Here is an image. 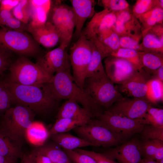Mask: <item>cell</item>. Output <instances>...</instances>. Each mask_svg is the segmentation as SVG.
I'll return each instance as SVG.
<instances>
[{
	"label": "cell",
	"mask_w": 163,
	"mask_h": 163,
	"mask_svg": "<svg viewBox=\"0 0 163 163\" xmlns=\"http://www.w3.org/2000/svg\"><path fill=\"white\" fill-rule=\"evenodd\" d=\"M42 87L50 97L56 101L63 99L76 101L90 113L93 119L98 118L104 111L84 89L75 83L70 70L56 73Z\"/></svg>",
	"instance_id": "obj_1"
},
{
	"label": "cell",
	"mask_w": 163,
	"mask_h": 163,
	"mask_svg": "<svg viewBox=\"0 0 163 163\" xmlns=\"http://www.w3.org/2000/svg\"><path fill=\"white\" fill-rule=\"evenodd\" d=\"M4 80L12 103L27 107L40 115L47 113L54 107L56 101L50 97L42 85H22Z\"/></svg>",
	"instance_id": "obj_2"
},
{
	"label": "cell",
	"mask_w": 163,
	"mask_h": 163,
	"mask_svg": "<svg viewBox=\"0 0 163 163\" xmlns=\"http://www.w3.org/2000/svg\"><path fill=\"white\" fill-rule=\"evenodd\" d=\"M1 115L0 131L21 148L25 132L34 121L35 113L27 107L16 105Z\"/></svg>",
	"instance_id": "obj_3"
},
{
	"label": "cell",
	"mask_w": 163,
	"mask_h": 163,
	"mask_svg": "<svg viewBox=\"0 0 163 163\" xmlns=\"http://www.w3.org/2000/svg\"><path fill=\"white\" fill-rule=\"evenodd\" d=\"M84 89L98 105L106 110L124 98L105 72L86 78Z\"/></svg>",
	"instance_id": "obj_4"
},
{
	"label": "cell",
	"mask_w": 163,
	"mask_h": 163,
	"mask_svg": "<svg viewBox=\"0 0 163 163\" xmlns=\"http://www.w3.org/2000/svg\"><path fill=\"white\" fill-rule=\"evenodd\" d=\"M7 81L20 85L41 86L48 82L51 78L36 63L22 56L12 62Z\"/></svg>",
	"instance_id": "obj_5"
},
{
	"label": "cell",
	"mask_w": 163,
	"mask_h": 163,
	"mask_svg": "<svg viewBox=\"0 0 163 163\" xmlns=\"http://www.w3.org/2000/svg\"><path fill=\"white\" fill-rule=\"evenodd\" d=\"M78 137L100 146L108 147L124 142L119 135L106 123L97 118L72 130Z\"/></svg>",
	"instance_id": "obj_6"
},
{
	"label": "cell",
	"mask_w": 163,
	"mask_h": 163,
	"mask_svg": "<svg viewBox=\"0 0 163 163\" xmlns=\"http://www.w3.org/2000/svg\"><path fill=\"white\" fill-rule=\"evenodd\" d=\"M93 46V43L81 34L70 48L69 56L72 70V77L75 83L83 89Z\"/></svg>",
	"instance_id": "obj_7"
},
{
	"label": "cell",
	"mask_w": 163,
	"mask_h": 163,
	"mask_svg": "<svg viewBox=\"0 0 163 163\" xmlns=\"http://www.w3.org/2000/svg\"><path fill=\"white\" fill-rule=\"evenodd\" d=\"M0 46L22 56L35 55L38 49L32 38L22 31L0 28Z\"/></svg>",
	"instance_id": "obj_8"
},
{
	"label": "cell",
	"mask_w": 163,
	"mask_h": 163,
	"mask_svg": "<svg viewBox=\"0 0 163 163\" xmlns=\"http://www.w3.org/2000/svg\"><path fill=\"white\" fill-rule=\"evenodd\" d=\"M53 8L50 22L56 27L60 36V44L68 47L73 35L75 19L72 7L56 1Z\"/></svg>",
	"instance_id": "obj_9"
},
{
	"label": "cell",
	"mask_w": 163,
	"mask_h": 163,
	"mask_svg": "<svg viewBox=\"0 0 163 163\" xmlns=\"http://www.w3.org/2000/svg\"><path fill=\"white\" fill-rule=\"evenodd\" d=\"M97 119L106 123L123 141L135 134L140 133L145 126L137 120L120 116L108 110L104 111Z\"/></svg>",
	"instance_id": "obj_10"
},
{
	"label": "cell",
	"mask_w": 163,
	"mask_h": 163,
	"mask_svg": "<svg viewBox=\"0 0 163 163\" xmlns=\"http://www.w3.org/2000/svg\"><path fill=\"white\" fill-rule=\"evenodd\" d=\"M67 46L63 44L46 53L37 60L36 63L51 78L60 71L70 70Z\"/></svg>",
	"instance_id": "obj_11"
},
{
	"label": "cell",
	"mask_w": 163,
	"mask_h": 163,
	"mask_svg": "<svg viewBox=\"0 0 163 163\" xmlns=\"http://www.w3.org/2000/svg\"><path fill=\"white\" fill-rule=\"evenodd\" d=\"M104 59L105 73L113 84H123L139 70L129 62L120 57L111 56Z\"/></svg>",
	"instance_id": "obj_12"
},
{
	"label": "cell",
	"mask_w": 163,
	"mask_h": 163,
	"mask_svg": "<svg viewBox=\"0 0 163 163\" xmlns=\"http://www.w3.org/2000/svg\"><path fill=\"white\" fill-rule=\"evenodd\" d=\"M151 105L145 99L124 97L107 110L120 116L137 120L143 117Z\"/></svg>",
	"instance_id": "obj_13"
},
{
	"label": "cell",
	"mask_w": 163,
	"mask_h": 163,
	"mask_svg": "<svg viewBox=\"0 0 163 163\" xmlns=\"http://www.w3.org/2000/svg\"><path fill=\"white\" fill-rule=\"evenodd\" d=\"M120 163H139L142 159L140 142L134 139L103 153Z\"/></svg>",
	"instance_id": "obj_14"
},
{
	"label": "cell",
	"mask_w": 163,
	"mask_h": 163,
	"mask_svg": "<svg viewBox=\"0 0 163 163\" xmlns=\"http://www.w3.org/2000/svg\"><path fill=\"white\" fill-rule=\"evenodd\" d=\"M151 78V75L142 68L138 70L126 82L116 88L128 96L146 99L147 84Z\"/></svg>",
	"instance_id": "obj_15"
},
{
	"label": "cell",
	"mask_w": 163,
	"mask_h": 163,
	"mask_svg": "<svg viewBox=\"0 0 163 163\" xmlns=\"http://www.w3.org/2000/svg\"><path fill=\"white\" fill-rule=\"evenodd\" d=\"M116 19L117 12L107 9L95 12L81 34L90 40L104 31L112 28Z\"/></svg>",
	"instance_id": "obj_16"
},
{
	"label": "cell",
	"mask_w": 163,
	"mask_h": 163,
	"mask_svg": "<svg viewBox=\"0 0 163 163\" xmlns=\"http://www.w3.org/2000/svg\"><path fill=\"white\" fill-rule=\"evenodd\" d=\"M104 59L111 56L120 48V36L112 28L104 31L89 40Z\"/></svg>",
	"instance_id": "obj_17"
},
{
	"label": "cell",
	"mask_w": 163,
	"mask_h": 163,
	"mask_svg": "<svg viewBox=\"0 0 163 163\" xmlns=\"http://www.w3.org/2000/svg\"><path fill=\"white\" fill-rule=\"evenodd\" d=\"M72 8L75 19V25L73 36L78 39L82 34V28L86 20L92 18L95 12V0H70Z\"/></svg>",
	"instance_id": "obj_18"
},
{
	"label": "cell",
	"mask_w": 163,
	"mask_h": 163,
	"mask_svg": "<svg viewBox=\"0 0 163 163\" xmlns=\"http://www.w3.org/2000/svg\"><path fill=\"white\" fill-rule=\"evenodd\" d=\"M112 28L119 36L142 34L140 24L130 8L117 12V19Z\"/></svg>",
	"instance_id": "obj_19"
},
{
	"label": "cell",
	"mask_w": 163,
	"mask_h": 163,
	"mask_svg": "<svg viewBox=\"0 0 163 163\" xmlns=\"http://www.w3.org/2000/svg\"><path fill=\"white\" fill-rule=\"evenodd\" d=\"M27 30L36 41L45 47H53L60 42L58 31L49 21H47L45 24L39 27L28 26Z\"/></svg>",
	"instance_id": "obj_20"
},
{
	"label": "cell",
	"mask_w": 163,
	"mask_h": 163,
	"mask_svg": "<svg viewBox=\"0 0 163 163\" xmlns=\"http://www.w3.org/2000/svg\"><path fill=\"white\" fill-rule=\"evenodd\" d=\"M142 51L163 55V24L156 25L142 33Z\"/></svg>",
	"instance_id": "obj_21"
},
{
	"label": "cell",
	"mask_w": 163,
	"mask_h": 163,
	"mask_svg": "<svg viewBox=\"0 0 163 163\" xmlns=\"http://www.w3.org/2000/svg\"><path fill=\"white\" fill-rule=\"evenodd\" d=\"M57 119L66 118L89 120L93 119L90 113L81 107L75 101L68 100L60 107L56 116Z\"/></svg>",
	"instance_id": "obj_22"
},
{
	"label": "cell",
	"mask_w": 163,
	"mask_h": 163,
	"mask_svg": "<svg viewBox=\"0 0 163 163\" xmlns=\"http://www.w3.org/2000/svg\"><path fill=\"white\" fill-rule=\"evenodd\" d=\"M50 137L56 144L63 149L74 150L88 146H97L94 144L67 132L56 134Z\"/></svg>",
	"instance_id": "obj_23"
},
{
	"label": "cell",
	"mask_w": 163,
	"mask_h": 163,
	"mask_svg": "<svg viewBox=\"0 0 163 163\" xmlns=\"http://www.w3.org/2000/svg\"><path fill=\"white\" fill-rule=\"evenodd\" d=\"M49 138V131L44 124L40 121H34L25 134V140L37 147L44 145Z\"/></svg>",
	"instance_id": "obj_24"
},
{
	"label": "cell",
	"mask_w": 163,
	"mask_h": 163,
	"mask_svg": "<svg viewBox=\"0 0 163 163\" xmlns=\"http://www.w3.org/2000/svg\"><path fill=\"white\" fill-rule=\"evenodd\" d=\"M32 151L47 157L53 163H72L63 150L55 143L44 144Z\"/></svg>",
	"instance_id": "obj_25"
},
{
	"label": "cell",
	"mask_w": 163,
	"mask_h": 163,
	"mask_svg": "<svg viewBox=\"0 0 163 163\" xmlns=\"http://www.w3.org/2000/svg\"><path fill=\"white\" fill-rule=\"evenodd\" d=\"M137 19L142 33H143L156 25L163 23V9L155 7L142 14Z\"/></svg>",
	"instance_id": "obj_26"
},
{
	"label": "cell",
	"mask_w": 163,
	"mask_h": 163,
	"mask_svg": "<svg viewBox=\"0 0 163 163\" xmlns=\"http://www.w3.org/2000/svg\"><path fill=\"white\" fill-rule=\"evenodd\" d=\"M23 152L21 147L0 131V155L17 161Z\"/></svg>",
	"instance_id": "obj_27"
},
{
	"label": "cell",
	"mask_w": 163,
	"mask_h": 163,
	"mask_svg": "<svg viewBox=\"0 0 163 163\" xmlns=\"http://www.w3.org/2000/svg\"><path fill=\"white\" fill-rule=\"evenodd\" d=\"M90 120L66 118L57 119L49 131V137L57 133L67 132L87 123Z\"/></svg>",
	"instance_id": "obj_28"
},
{
	"label": "cell",
	"mask_w": 163,
	"mask_h": 163,
	"mask_svg": "<svg viewBox=\"0 0 163 163\" xmlns=\"http://www.w3.org/2000/svg\"><path fill=\"white\" fill-rule=\"evenodd\" d=\"M140 53L142 68L151 75L163 66V55L144 51Z\"/></svg>",
	"instance_id": "obj_29"
},
{
	"label": "cell",
	"mask_w": 163,
	"mask_h": 163,
	"mask_svg": "<svg viewBox=\"0 0 163 163\" xmlns=\"http://www.w3.org/2000/svg\"><path fill=\"white\" fill-rule=\"evenodd\" d=\"M137 120L145 125L163 127V109L151 105L143 117Z\"/></svg>",
	"instance_id": "obj_30"
},
{
	"label": "cell",
	"mask_w": 163,
	"mask_h": 163,
	"mask_svg": "<svg viewBox=\"0 0 163 163\" xmlns=\"http://www.w3.org/2000/svg\"><path fill=\"white\" fill-rule=\"evenodd\" d=\"M146 99L150 103H157L163 101V82L151 78L148 82Z\"/></svg>",
	"instance_id": "obj_31"
},
{
	"label": "cell",
	"mask_w": 163,
	"mask_h": 163,
	"mask_svg": "<svg viewBox=\"0 0 163 163\" xmlns=\"http://www.w3.org/2000/svg\"><path fill=\"white\" fill-rule=\"evenodd\" d=\"M103 59L101 53L93 44L91 59L86 72V79L105 72L102 62Z\"/></svg>",
	"instance_id": "obj_32"
},
{
	"label": "cell",
	"mask_w": 163,
	"mask_h": 163,
	"mask_svg": "<svg viewBox=\"0 0 163 163\" xmlns=\"http://www.w3.org/2000/svg\"><path fill=\"white\" fill-rule=\"evenodd\" d=\"M156 7L163 9V0H137L133 5L132 11L138 19L142 14Z\"/></svg>",
	"instance_id": "obj_33"
},
{
	"label": "cell",
	"mask_w": 163,
	"mask_h": 163,
	"mask_svg": "<svg viewBox=\"0 0 163 163\" xmlns=\"http://www.w3.org/2000/svg\"><path fill=\"white\" fill-rule=\"evenodd\" d=\"M14 16L24 24L28 23L32 13L30 0H20L18 4L12 10Z\"/></svg>",
	"instance_id": "obj_34"
},
{
	"label": "cell",
	"mask_w": 163,
	"mask_h": 163,
	"mask_svg": "<svg viewBox=\"0 0 163 163\" xmlns=\"http://www.w3.org/2000/svg\"><path fill=\"white\" fill-rule=\"evenodd\" d=\"M140 52L135 50L120 48L111 56L124 59L139 69L142 68Z\"/></svg>",
	"instance_id": "obj_35"
},
{
	"label": "cell",
	"mask_w": 163,
	"mask_h": 163,
	"mask_svg": "<svg viewBox=\"0 0 163 163\" xmlns=\"http://www.w3.org/2000/svg\"><path fill=\"white\" fill-rule=\"evenodd\" d=\"M163 146V141L157 140H144L140 142L142 157L143 158L153 160L158 149Z\"/></svg>",
	"instance_id": "obj_36"
},
{
	"label": "cell",
	"mask_w": 163,
	"mask_h": 163,
	"mask_svg": "<svg viewBox=\"0 0 163 163\" xmlns=\"http://www.w3.org/2000/svg\"><path fill=\"white\" fill-rule=\"evenodd\" d=\"M119 36L120 48L142 51L140 43L142 37V34Z\"/></svg>",
	"instance_id": "obj_37"
},
{
	"label": "cell",
	"mask_w": 163,
	"mask_h": 163,
	"mask_svg": "<svg viewBox=\"0 0 163 163\" xmlns=\"http://www.w3.org/2000/svg\"><path fill=\"white\" fill-rule=\"evenodd\" d=\"M31 20L28 26L36 27L45 24L47 21L48 15L50 11L42 8L34 7L31 6Z\"/></svg>",
	"instance_id": "obj_38"
},
{
	"label": "cell",
	"mask_w": 163,
	"mask_h": 163,
	"mask_svg": "<svg viewBox=\"0 0 163 163\" xmlns=\"http://www.w3.org/2000/svg\"><path fill=\"white\" fill-rule=\"evenodd\" d=\"M11 97L5 80L0 81V114L11 107Z\"/></svg>",
	"instance_id": "obj_39"
},
{
	"label": "cell",
	"mask_w": 163,
	"mask_h": 163,
	"mask_svg": "<svg viewBox=\"0 0 163 163\" xmlns=\"http://www.w3.org/2000/svg\"><path fill=\"white\" fill-rule=\"evenodd\" d=\"M98 2L104 9L116 12L130 8L129 4L125 0H101Z\"/></svg>",
	"instance_id": "obj_40"
},
{
	"label": "cell",
	"mask_w": 163,
	"mask_h": 163,
	"mask_svg": "<svg viewBox=\"0 0 163 163\" xmlns=\"http://www.w3.org/2000/svg\"><path fill=\"white\" fill-rule=\"evenodd\" d=\"M140 133L144 140H157L163 141V127L145 125Z\"/></svg>",
	"instance_id": "obj_41"
},
{
	"label": "cell",
	"mask_w": 163,
	"mask_h": 163,
	"mask_svg": "<svg viewBox=\"0 0 163 163\" xmlns=\"http://www.w3.org/2000/svg\"><path fill=\"white\" fill-rule=\"evenodd\" d=\"M72 163H96L92 157L74 150L63 149Z\"/></svg>",
	"instance_id": "obj_42"
},
{
	"label": "cell",
	"mask_w": 163,
	"mask_h": 163,
	"mask_svg": "<svg viewBox=\"0 0 163 163\" xmlns=\"http://www.w3.org/2000/svg\"><path fill=\"white\" fill-rule=\"evenodd\" d=\"M12 52L0 46V75L8 69L12 63Z\"/></svg>",
	"instance_id": "obj_43"
},
{
	"label": "cell",
	"mask_w": 163,
	"mask_h": 163,
	"mask_svg": "<svg viewBox=\"0 0 163 163\" xmlns=\"http://www.w3.org/2000/svg\"><path fill=\"white\" fill-rule=\"evenodd\" d=\"M74 150L89 156L95 160L96 163H120L109 158L103 153L96 152L80 148L76 149Z\"/></svg>",
	"instance_id": "obj_44"
},
{
	"label": "cell",
	"mask_w": 163,
	"mask_h": 163,
	"mask_svg": "<svg viewBox=\"0 0 163 163\" xmlns=\"http://www.w3.org/2000/svg\"><path fill=\"white\" fill-rule=\"evenodd\" d=\"M23 23L13 16L8 20L3 27L10 29L22 31L21 29L22 28Z\"/></svg>",
	"instance_id": "obj_45"
},
{
	"label": "cell",
	"mask_w": 163,
	"mask_h": 163,
	"mask_svg": "<svg viewBox=\"0 0 163 163\" xmlns=\"http://www.w3.org/2000/svg\"><path fill=\"white\" fill-rule=\"evenodd\" d=\"M19 0H2L0 2V10L11 11L18 3Z\"/></svg>",
	"instance_id": "obj_46"
},
{
	"label": "cell",
	"mask_w": 163,
	"mask_h": 163,
	"mask_svg": "<svg viewBox=\"0 0 163 163\" xmlns=\"http://www.w3.org/2000/svg\"><path fill=\"white\" fill-rule=\"evenodd\" d=\"M32 6L34 7H40L50 11L51 7V1L49 0H30Z\"/></svg>",
	"instance_id": "obj_47"
},
{
	"label": "cell",
	"mask_w": 163,
	"mask_h": 163,
	"mask_svg": "<svg viewBox=\"0 0 163 163\" xmlns=\"http://www.w3.org/2000/svg\"><path fill=\"white\" fill-rule=\"evenodd\" d=\"M30 154L35 163H53L47 157L33 151Z\"/></svg>",
	"instance_id": "obj_48"
},
{
	"label": "cell",
	"mask_w": 163,
	"mask_h": 163,
	"mask_svg": "<svg viewBox=\"0 0 163 163\" xmlns=\"http://www.w3.org/2000/svg\"><path fill=\"white\" fill-rule=\"evenodd\" d=\"M13 16L11 11L0 10V26L4 27L8 20Z\"/></svg>",
	"instance_id": "obj_49"
},
{
	"label": "cell",
	"mask_w": 163,
	"mask_h": 163,
	"mask_svg": "<svg viewBox=\"0 0 163 163\" xmlns=\"http://www.w3.org/2000/svg\"><path fill=\"white\" fill-rule=\"evenodd\" d=\"M151 75V78L163 82V66L155 71Z\"/></svg>",
	"instance_id": "obj_50"
},
{
	"label": "cell",
	"mask_w": 163,
	"mask_h": 163,
	"mask_svg": "<svg viewBox=\"0 0 163 163\" xmlns=\"http://www.w3.org/2000/svg\"><path fill=\"white\" fill-rule=\"evenodd\" d=\"M20 158L21 159V163H35L30 153H23Z\"/></svg>",
	"instance_id": "obj_51"
},
{
	"label": "cell",
	"mask_w": 163,
	"mask_h": 163,
	"mask_svg": "<svg viewBox=\"0 0 163 163\" xmlns=\"http://www.w3.org/2000/svg\"><path fill=\"white\" fill-rule=\"evenodd\" d=\"M163 158V146H161L158 150L154 157L153 160L158 161Z\"/></svg>",
	"instance_id": "obj_52"
},
{
	"label": "cell",
	"mask_w": 163,
	"mask_h": 163,
	"mask_svg": "<svg viewBox=\"0 0 163 163\" xmlns=\"http://www.w3.org/2000/svg\"><path fill=\"white\" fill-rule=\"evenodd\" d=\"M17 161L0 155V163H16Z\"/></svg>",
	"instance_id": "obj_53"
},
{
	"label": "cell",
	"mask_w": 163,
	"mask_h": 163,
	"mask_svg": "<svg viewBox=\"0 0 163 163\" xmlns=\"http://www.w3.org/2000/svg\"><path fill=\"white\" fill-rule=\"evenodd\" d=\"M139 163H157L156 161L153 160L142 158Z\"/></svg>",
	"instance_id": "obj_54"
},
{
	"label": "cell",
	"mask_w": 163,
	"mask_h": 163,
	"mask_svg": "<svg viewBox=\"0 0 163 163\" xmlns=\"http://www.w3.org/2000/svg\"><path fill=\"white\" fill-rule=\"evenodd\" d=\"M155 161L157 163H163V158Z\"/></svg>",
	"instance_id": "obj_55"
},
{
	"label": "cell",
	"mask_w": 163,
	"mask_h": 163,
	"mask_svg": "<svg viewBox=\"0 0 163 163\" xmlns=\"http://www.w3.org/2000/svg\"><path fill=\"white\" fill-rule=\"evenodd\" d=\"M55 163H64L61 162H59Z\"/></svg>",
	"instance_id": "obj_56"
},
{
	"label": "cell",
	"mask_w": 163,
	"mask_h": 163,
	"mask_svg": "<svg viewBox=\"0 0 163 163\" xmlns=\"http://www.w3.org/2000/svg\"><path fill=\"white\" fill-rule=\"evenodd\" d=\"M0 2H1V0H0Z\"/></svg>",
	"instance_id": "obj_57"
}]
</instances>
